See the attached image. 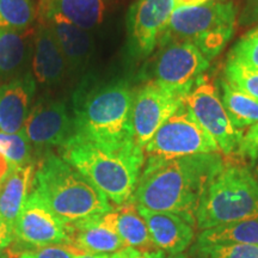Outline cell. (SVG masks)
<instances>
[{"instance_id": "35", "label": "cell", "mask_w": 258, "mask_h": 258, "mask_svg": "<svg viewBox=\"0 0 258 258\" xmlns=\"http://www.w3.org/2000/svg\"><path fill=\"white\" fill-rule=\"evenodd\" d=\"M15 169L16 167L6 159V157L0 153V184L8 178L10 173H11Z\"/></svg>"}, {"instance_id": "25", "label": "cell", "mask_w": 258, "mask_h": 258, "mask_svg": "<svg viewBox=\"0 0 258 258\" xmlns=\"http://www.w3.org/2000/svg\"><path fill=\"white\" fill-rule=\"evenodd\" d=\"M35 17L34 0H0V29L25 30Z\"/></svg>"}, {"instance_id": "20", "label": "cell", "mask_w": 258, "mask_h": 258, "mask_svg": "<svg viewBox=\"0 0 258 258\" xmlns=\"http://www.w3.org/2000/svg\"><path fill=\"white\" fill-rule=\"evenodd\" d=\"M31 37L29 29H0V80L9 82L22 76L32 51Z\"/></svg>"}, {"instance_id": "28", "label": "cell", "mask_w": 258, "mask_h": 258, "mask_svg": "<svg viewBox=\"0 0 258 258\" xmlns=\"http://www.w3.org/2000/svg\"><path fill=\"white\" fill-rule=\"evenodd\" d=\"M196 247L201 258H258V245L254 244H208Z\"/></svg>"}, {"instance_id": "13", "label": "cell", "mask_w": 258, "mask_h": 258, "mask_svg": "<svg viewBox=\"0 0 258 258\" xmlns=\"http://www.w3.org/2000/svg\"><path fill=\"white\" fill-rule=\"evenodd\" d=\"M23 132L41 150L61 147L74 133L73 120L63 102L41 99L29 112Z\"/></svg>"}, {"instance_id": "36", "label": "cell", "mask_w": 258, "mask_h": 258, "mask_svg": "<svg viewBox=\"0 0 258 258\" xmlns=\"http://www.w3.org/2000/svg\"><path fill=\"white\" fill-rule=\"evenodd\" d=\"M175 2V9L180 8H192V6L203 5L211 0H173Z\"/></svg>"}, {"instance_id": "12", "label": "cell", "mask_w": 258, "mask_h": 258, "mask_svg": "<svg viewBox=\"0 0 258 258\" xmlns=\"http://www.w3.org/2000/svg\"><path fill=\"white\" fill-rule=\"evenodd\" d=\"M15 241L27 249L51 245L70 246L67 226L31 191L16 221Z\"/></svg>"}, {"instance_id": "23", "label": "cell", "mask_w": 258, "mask_h": 258, "mask_svg": "<svg viewBox=\"0 0 258 258\" xmlns=\"http://www.w3.org/2000/svg\"><path fill=\"white\" fill-rule=\"evenodd\" d=\"M221 89V103L231 123L237 131L243 132L245 128L258 122V101L246 93L231 85L226 80L219 82Z\"/></svg>"}, {"instance_id": "29", "label": "cell", "mask_w": 258, "mask_h": 258, "mask_svg": "<svg viewBox=\"0 0 258 258\" xmlns=\"http://www.w3.org/2000/svg\"><path fill=\"white\" fill-rule=\"evenodd\" d=\"M227 59L258 70V27L251 29L237 41Z\"/></svg>"}, {"instance_id": "8", "label": "cell", "mask_w": 258, "mask_h": 258, "mask_svg": "<svg viewBox=\"0 0 258 258\" xmlns=\"http://www.w3.org/2000/svg\"><path fill=\"white\" fill-rule=\"evenodd\" d=\"M208 67L209 60L192 43L167 42L160 44L154 57L151 80L186 98Z\"/></svg>"}, {"instance_id": "40", "label": "cell", "mask_w": 258, "mask_h": 258, "mask_svg": "<svg viewBox=\"0 0 258 258\" xmlns=\"http://www.w3.org/2000/svg\"><path fill=\"white\" fill-rule=\"evenodd\" d=\"M0 258H8V256H6V254H5V253L0 252Z\"/></svg>"}, {"instance_id": "37", "label": "cell", "mask_w": 258, "mask_h": 258, "mask_svg": "<svg viewBox=\"0 0 258 258\" xmlns=\"http://www.w3.org/2000/svg\"><path fill=\"white\" fill-rule=\"evenodd\" d=\"M74 258H110V254H92L74 250Z\"/></svg>"}, {"instance_id": "31", "label": "cell", "mask_w": 258, "mask_h": 258, "mask_svg": "<svg viewBox=\"0 0 258 258\" xmlns=\"http://www.w3.org/2000/svg\"><path fill=\"white\" fill-rule=\"evenodd\" d=\"M18 258H74V250L70 246H51L32 247L25 249L17 256Z\"/></svg>"}, {"instance_id": "3", "label": "cell", "mask_w": 258, "mask_h": 258, "mask_svg": "<svg viewBox=\"0 0 258 258\" xmlns=\"http://www.w3.org/2000/svg\"><path fill=\"white\" fill-rule=\"evenodd\" d=\"M32 191L64 225L102 218L114 207L101 190L60 156L46 152Z\"/></svg>"}, {"instance_id": "21", "label": "cell", "mask_w": 258, "mask_h": 258, "mask_svg": "<svg viewBox=\"0 0 258 258\" xmlns=\"http://www.w3.org/2000/svg\"><path fill=\"white\" fill-rule=\"evenodd\" d=\"M41 22V21H40ZM49 25L54 37L72 72L83 70L93 51V40L88 30L60 21L44 22Z\"/></svg>"}, {"instance_id": "4", "label": "cell", "mask_w": 258, "mask_h": 258, "mask_svg": "<svg viewBox=\"0 0 258 258\" xmlns=\"http://www.w3.org/2000/svg\"><path fill=\"white\" fill-rule=\"evenodd\" d=\"M134 91L127 82L106 84L74 98V133L109 147L134 144Z\"/></svg>"}, {"instance_id": "17", "label": "cell", "mask_w": 258, "mask_h": 258, "mask_svg": "<svg viewBox=\"0 0 258 258\" xmlns=\"http://www.w3.org/2000/svg\"><path fill=\"white\" fill-rule=\"evenodd\" d=\"M104 0H40L41 22L60 21L90 31L104 19Z\"/></svg>"}, {"instance_id": "6", "label": "cell", "mask_w": 258, "mask_h": 258, "mask_svg": "<svg viewBox=\"0 0 258 258\" xmlns=\"http://www.w3.org/2000/svg\"><path fill=\"white\" fill-rule=\"evenodd\" d=\"M237 18V8L232 2H208L175 9L158 46L167 42H189L211 61L231 40Z\"/></svg>"}, {"instance_id": "5", "label": "cell", "mask_w": 258, "mask_h": 258, "mask_svg": "<svg viewBox=\"0 0 258 258\" xmlns=\"http://www.w3.org/2000/svg\"><path fill=\"white\" fill-rule=\"evenodd\" d=\"M258 218V179L249 167L225 164L206 190L196 212L200 230Z\"/></svg>"}, {"instance_id": "2", "label": "cell", "mask_w": 258, "mask_h": 258, "mask_svg": "<svg viewBox=\"0 0 258 258\" xmlns=\"http://www.w3.org/2000/svg\"><path fill=\"white\" fill-rule=\"evenodd\" d=\"M60 157L116 206L133 200L146 158L135 144L103 146L76 133L60 147Z\"/></svg>"}, {"instance_id": "26", "label": "cell", "mask_w": 258, "mask_h": 258, "mask_svg": "<svg viewBox=\"0 0 258 258\" xmlns=\"http://www.w3.org/2000/svg\"><path fill=\"white\" fill-rule=\"evenodd\" d=\"M0 153L6 157L15 167H21L31 163L32 145L22 129L18 133L0 132Z\"/></svg>"}, {"instance_id": "30", "label": "cell", "mask_w": 258, "mask_h": 258, "mask_svg": "<svg viewBox=\"0 0 258 258\" xmlns=\"http://www.w3.org/2000/svg\"><path fill=\"white\" fill-rule=\"evenodd\" d=\"M235 156L241 159L250 160L254 163L258 159V122L247 129L246 133L243 132L239 147Z\"/></svg>"}, {"instance_id": "32", "label": "cell", "mask_w": 258, "mask_h": 258, "mask_svg": "<svg viewBox=\"0 0 258 258\" xmlns=\"http://www.w3.org/2000/svg\"><path fill=\"white\" fill-rule=\"evenodd\" d=\"M240 27L258 24V0H246L237 18Z\"/></svg>"}, {"instance_id": "15", "label": "cell", "mask_w": 258, "mask_h": 258, "mask_svg": "<svg viewBox=\"0 0 258 258\" xmlns=\"http://www.w3.org/2000/svg\"><path fill=\"white\" fill-rule=\"evenodd\" d=\"M36 92V80L30 72L0 85V132L18 133L23 129Z\"/></svg>"}, {"instance_id": "39", "label": "cell", "mask_w": 258, "mask_h": 258, "mask_svg": "<svg viewBox=\"0 0 258 258\" xmlns=\"http://www.w3.org/2000/svg\"><path fill=\"white\" fill-rule=\"evenodd\" d=\"M170 258H189V257L184 256V254H176V256H171Z\"/></svg>"}, {"instance_id": "34", "label": "cell", "mask_w": 258, "mask_h": 258, "mask_svg": "<svg viewBox=\"0 0 258 258\" xmlns=\"http://www.w3.org/2000/svg\"><path fill=\"white\" fill-rule=\"evenodd\" d=\"M15 241L14 228L0 215V252Z\"/></svg>"}, {"instance_id": "16", "label": "cell", "mask_w": 258, "mask_h": 258, "mask_svg": "<svg viewBox=\"0 0 258 258\" xmlns=\"http://www.w3.org/2000/svg\"><path fill=\"white\" fill-rule=\"evenodd\" d=\"M69 66L49 25L40 22L32 40V76L42 86H55Z\"/></svg>"}, {"instance_id": "7", "label": "cell", "mask_w": 258, "mask_h": 258, "mask_svg": "<svg viewBox=\"0 0 258 258\" xmlns=\"http://www.w3.org/2000/svg\"><path fill=\"white\" fill-rule=\"evenodd\" d=\"M146 158H179L220 153L212 135L194 117L185 102L158 129L144 148Z\"/></svg>"}, {"instance_id": "22", "label": "cell", "mask_w": 258, "mask_h": 258, "mask_svg": "<svg viewBox=\"0 0 258 258\" xmlns=\"http://www.w3.org/2000/svg\"><path fill=\"white\" fill-rule=\"evenodd\" d=\"M34 175L35 166L30 163L16 167L0 184V215L12 228L15 227L24 203L30 195Z\"/></svg>"}, {"instance_id": "10", "label": "cell", "mask_w": 258, "mask_h": 258, "mask_svg": "<svg viewBox=\"0 0 258 258\" xmlns=\"http://www.w3.org/2000/svg\"><path fill=\"white\" fill-rule=\"evenodd\" d=\"M184 102L194 117L214 139L220 152L226 157L234 156L243 132L237 131L232 125L217 89L205 76L195 84Z\"/></svg>"}, {"instance_id": "19", "label": "cell", "mask_w": 258, "mask_h": 258, "mask_svg": "<svg viewBox=\"0 0 258 258\" xmlns=\"http://www.w3.org/2000/svg\"><path fill=\"white\" fill-rule=\"evenodd\" d=\"M106 218L127 247L143 251L158 250L133 200L117 206L106 214Z\"/></svg>"}, {"instance_id": "14", "label": "cell", "mask_w": 258, "mask_h": 258, "mask_svg": "<svg viewBox=\"0 0 258 258\" xmlns=\"http://www.w3.org/2000/svg\"><path fill=\"white\" fill-rule=\"evenodd\" d=\"M138 209L158 250L170 256H176L192 243L195 238V220L175 213L150 211L139 206Z\"/></svg>"}, {"instance_id": "9", "label": "cell", "mask_w": 258, "mask_h": 258, "mask_svg": "<svg viewBox=\"0 0 258 258\" xmlns=\"http://www.w3.org/2000/svg\"><path fill=\"white\" fill-rule=\"evenodd\" d=\"M184 101L185 97L154 80L140 86L134 92L132 108L134 144L144 151L158 129Z\"/></svg>"}, {"instance_id": "11", "label": "cell", "mask_w": 258, "mask_h": 258, "mask_svg": "<svg viewBox=\"0 0 258 258\" xmlns=\"http://www.w3.org/2000/svg\"><path fill=\"white\" fill-rule=\"evenodd\" d=\"M175 11L173 0H137L127 15L128 49L135 59L153 53Z\"/></svg>"}, {"instance_id": "38", "label": "cell", "mask_w": 258, "mask_h": 258, "mask_svg": "<svg viewBox=\"0 0 258 258\" xmlns=\"http://www.w3.org/2000/svg\"><path fill=\"white\" fill-rule=\"evenodd\" d=\"M254 166H253V173H254V176H256V178L258 179V159L254 161Z\"/></svg>"}, {"instance_id": "1", "label": "cell", "mask_w": 258, "mask_h": 258, "mask_svg": "<svg viewBox=\"0 0 258 258\" xmlns=\"http://www.w3.org/2000/svg\"><path fill=\"white\" fill-rule=\"evenodd\" d=\"M224 166L220 153L147 158L133 201L139 207L175 213L196 221L202 196Z\"/></svg>"}, {"instance_id": "27", "label": "cell", "mask_w": 258, "mask_h": 258, "mask_svg": "<svg viewBox=\"0 0 258 258\" xmlns=\"http://www.w3.org/2000/svg\"><path fill=\"white\" fill-rule=\"evenodd\" d=\"M225 77L226 82L258 101V70L227 59Z\"/></svg>"}, {"instance_id": "33", "label": "cell", "mask_w": 258, "mask_h": 258, "mask_svg": "<svg viewBox=\"0 0 258 258\" xmlns=\"http://www.w3.org/2000/svg\"><path fill=\"white\" fill-rule=\"evenodd\" d=\"M165 254L161 250L143 251L134 247H124L117 252L111 253L110 258H165Z\"/></svg>"}, {"instance_id": "24", "label": "cell", "mask_w": 258, "mask_h": 258, "mask_svg": "<svg viewBox=\"0 0 258 258\" xmlns=\"http://www.w3.org/2000/svg\"><path fill=\"white\" fill-rule=\"evenodd\" d=\"M208 244L258 245V218L230 222L202 231L199 234L198 245Z\"/></svg>"}, {"instance_id": "18", "label": "cell", "mask_w": 258, "mask_h": 258, "mask_svg": "<svg viewBox=\"0 0 258 258\" xmlns=\"http://www.w3.org/2000/svg\"><path fill=\"white\" fill-rule=\"evenodd\" d=\"M66 226L70 247L79 252L111 254L127 247L112 228L106 214L93 220Z\"/></svg>"}]
</instances>
